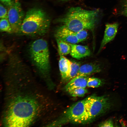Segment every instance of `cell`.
Listing matches in <instances>:
<instances>
[{"label":"cell","mask_w":127,"mask_h":127,"mask_svg":"<svg viewBox=\"0 0 127 127\" xmlns=\"http://www.w3.org/2000/svg\"><path fill=\"white\" fill-rule=\"evenodd\" d=\"M29 74L11 71L5 74L2 126L28 127L47 120L49 99L43 87Z\"/></svg>","instance_id":"1"},{"label":"cell","mask_w":127,"mask_h":127,"mask_svg":"<svg viewBox=\"0 0 127 127\" xmlns=\"http://www.w3.org/2000/svg\"><path fill=\"white\" fill-rule=\"evenodd\" d=\"M28 53L32 64L44 81L48 89H53L55 85L49 75V53L47 41L42 39L34 40L29 46Z\"/></svg>","instance_id":"2"},{"label":"cell","mask_w":127,"mask_h":127,"mask_svg":"<svg viewBox=\"0 0 127 127\" xmlns=\"http://www.w3.org/2000/svg\"><path fill=\"white\" fill-rule=\"evenodd\" d=\"M98 15V10L72 7L57 21L75 32L83 30H92L97 23Z\"/></svg>","instance_id":"3"},{"label":"cell","mask_w":127,"mask_h":127,"mask_svg":"<svg viewBox=\"0 0 127 127\" xmlns=\"http://www.w3.org/2000/svg\"><path fill=\"white\" fill-rule=\"evenodd\" d=\"M50 23V19L44 11L32 8L26 12L18 33L30 36H43L47 32Z\"/></svg>","instance_id":"4"},{"label":"cell","mask_w":127,"mask_h":127,"mask_svg":"<svg viewBox=\"0 0 127 127\" xmlns=\"http://www.w3.org/2000/svg\"><path fill=\"white\" fill-rule=\"evenodd\" d=\"M87 97L74 103L65 110L57 119L47 124L46 126H60L66 123L85 124L88 123L86 109Z\"/></svg>","instance_id":"5"},{"label":"cell","mask_w":127,"mask_h":127,"mask_svg":"<svg viewBox=\"0 0 127 127\" xmlns=\"http://www.w3.org/2000/svg\"><path fill=\"white\" fill-rule=\"evenodd\" d=\"M113 105L110 98L107 95L98 96L94 94L87 97L85 107L88 123L107 112Z\"/></svg>","instance_id":"6"},{"label":"cell","mask_w":127,"mask_h":127,"mask_svg":"<svg viewBox=\"0 0 127 127\" xmlns=\"http://www.w3.org/2000/svg\"><path fill=\"white\" fill-rule=\"evenodd\" d=\"M8 15L13 33H18L25 15L19 2H13L9 7Z\"/></svg>","instance_id":"7"},{"label":"cell","mask_w":127,"mask_h":127,"mask_svg":"<svg viewBox=\"0 0 127 127\" xmlns=\"http://www.w3.org/2000/svg\"><path fill=\"white\" fill-rule=\"evenodd\" d=\"M56 38L71 44H76L79 42L76 37L75 32L71 31L64 25L58 28L55 33Z\"/></svg>","instance_id":"8"},{"label":"cell","mask_w":127,"mask_h":127,"mask_svg":"<svg viewBox=\"0 0 127 127\" xmlns=\"http://www.w3.org/2000/svg\"><path fill=\"white\" fill-rule=\"evenodd\" d=\"M118 24L117 23L107 24L106 25L103 38L98 51L100 52L107 43L112 40L117 32Z\"/></svg>","instance_id":"9"},{"label":"cell","mask_w":127,"mask_h":127,"mask_svg":"<svg viewBox=\"0 0 127 127\" xmlns=\"http://www.w3.org/2000/svg\"><path fill=\"white\" fill-rule=\"evenodd\" d=\"M89 76L78 75L70 80L64 87L65 91L68 92L78 87L85 88L87 86L88 79Z\"/></svg>","instance_id":"10"},{"label":"cell","mask_w":127,"mask_h":127,"mask_svg":"<svg viewBox=\"0 0 127 127\" xmlns=\"http://www.w3.org/2000/svg\"><path fill=\"white\" fill-rule=\"evenodd\" d=\"M69 44L71 47L70 55L73 58L80 59L90 55L91 51L87 46Z\"/></svg>","instance_id":"11"},{"label":"cell","mask_w":127,"mask_h":127,"mask_svg":"<svg viewBox=\"0 0 127 127\" xmlns=\"http://www.w3.org/2000/svg\"><path fill=\"white\" fill-rule=\"evenodd\" d=\"M59 54L60 56L59 62V69L62 79L65 81L71 71V61L64 56Z\"/></svg>","instance_id":"12"},{"label":"cell","mask_w":127,"mask_h":127,"mask_svg":"<svg viewBox=\"0 0 127 127\" xmlns=\"http://www.w3.org/2000/svg\"><path fill=\"white\" fill-rule=\"evenodd\" d=\"M101 71L100 65L96 63L85 64L80 66L78 75L89 76Z\"/></svg>","instance_id":"13"},{"label":"cell","mask_w":127,"mask_h":127,"mask_svg":"<svg viewBox=\"0 0 127 127\" xmlns=\"http://www.w3.org/2000/svg\"><path fill=\"white\" fill-rule=\"evenodd\" d=\"M59 54L64 56L70 53L71 47L69 43L56 38Z\"/></svg>","instance_id":"14"},{"label":"cell","mask_w":127,"mask_h":127,"mask_svg":"<svg viewBox=\"0 0 127 127\" xmlns=\"http://www.w3.org/2000/svg\"><path fill=\"white\" fill-rule=\"evenodd\" d=\"M80 67L79 63L76 62L71 61V71L66 80V82L69 81L78 75Z\"/></svg>","instance_id":"15"},{"label":"cell","mask_w":127,"mask_h":127,"mask_svg":"<svg viewBox=\"0 0 127 127\" xmlns=\"http://www.w3.org/2000/svg\"><path fill=\"white\" fill-rule=\"evenodd\" d=\"M104 83L103 80L97 78L89 77L88 79L87 86L88 87L96 88L101 86Z\"/></svg>","instance_id":"16"},{"label":"cell","mask_w":127,"mask_h":127,"mask_svg":"<svg viewBox=\"0 0 127 127\" xmlns=\"http://www.w3.org/2000/svg\"><path fill=\"white\" fill-rule=\"evenodd\" d=\"M0 29L2 32L9 33H13L11 25L8 19H1Z\"/></svg>","instance_id":"17"},{"label":"cell","mask_w":127,"mask_h":127,"mask_svg":"<svg viewBox=\"0 0 127 127\" xmlns=\"http://www.w3.org/2000/svg\"><path fill=\"white\" fill-rule=\"evenodd\" d=\"M71 96L74 97H83L88 92L87 90L85 88L78 87L68 92Z\"/></svg>","instance_id":"18"},{"label":"cell","mask_w":127,"mask_h":127,"mask_svg":"<svg viewBox=\"0 0 127 127\" xmlns=\"http://www.w3.org/2000/svg\"><path fill=\"white\" fill-rule=\"evenodd\" d=\"M75 34L80 42L86 39L88 36V33L86 30H83L75 32Z\"/></svg>","instance_id":"19"},{"label":"cell","mask_w":127,"mask_h":127,"mask_svg":"<svg viewBox=\"0 0 127 127\" xmlns=\"http://www.w3.org/2000/svg\"><path fill=\"white\" fill-rule=\"evenodd\" d=\"M0 19H8V11L1 4L0 5Z\"/></svg>","instance_id":"20"},{"label":"cell","mask_w":127,"mask_h":127,"mask_svg":"<svg viewBox=\"0 0 127 127\" xmlns=\"http://www.w3.org/2000/svg\"><path fill=\"white\" fill-rule=\"evenodd\" d=\"M113 122L111 119L105 120L99 123L98 126L99 127H113Z\"/></svg>","instance_id":"21"},{"label":"cell","mask_w":127,"mask_h":127,"mask_svg":"<svg viewBox=\"0 0 127 127\" xmlns=\"http://www.w3.org/2000/svg\"><path fill=\"white\" fill-rule=\"evenodd\" d=\"M121 12L122 14L127 17V0H124L122 6Z\"/></svg>","instance_id":"22"},{"label":"cell","mask_w":127,"mask_h":127,"mask_svg":"<svg viewBox=\"0 0 127 127\" xmlns=\"http://www.w3.org/2000/svg\"><path fill=\"white\" fill-rule=\"evenodd\" d=\"M0 0L4 4L9 7L13 3L12 0Z\"/></svg>","instance_id":"23"},{"label":"cell","mask_w":127,"mask_h":127,"mask_svg":"<svg viewBox=\"0 0 127 127\" xmlns=\"http://www.w3.org/2000/svg\"><path fill=\"white\" fill-rule=\"evenodd\" d=\"M60 1H68L70 0H59Z\"/></svg>","instance_id":"24"}]
</instances>
